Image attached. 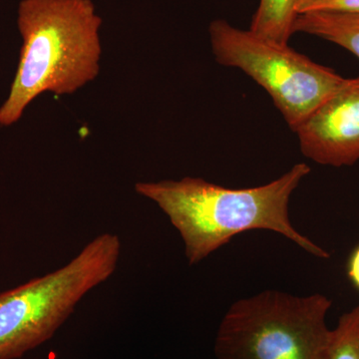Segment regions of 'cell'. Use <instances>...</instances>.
Instances as JSON below:
<instances>
[{
	"label": "cell",
	"instance_id": "cell-1",
	"mask_svg": "<svg viewBox=\"0 0 359 359\" xmlns=\"http://www.w3.org/2000/svg\"><path fill=\"white\" fill-rule=\"evenodd\" d=\"M311 173L299 163L280 178L254 188L230 189L202 178L140 182L135 191L153 201L179 231L189 264L207 259L231 238L245 231H275L320 259L330 252L294 228L290 201L302 180Z\"/></svg>",
	"mask_w": 359,
	"mask_h": 359
},
{
	"label": "cell",
	"instance_id": "cell-2",
	"mask_svg": "<svg viewBox=\"0 0 359 359\" xmlns=\"http://www.w3.org/2000/svg\"><path fill=\"white\" fill-rule=\"evenodd\" d=\"M101 25L92 0H21L22 46L11 91L0 106V126L18 122L45 92L70 95L96 79Z\"/></svg>",
	"mask_w": 359,
	"mask_h": 359
},
{
	"label": "cell",
	"instance_id": "cell-3",
	"mask_svg": "<svg viewBox=\"0 0 359 359\" xmlns=\"http://www.w3.org/2000/svg\"><path fill=\"white\" fill-rule=\"evenodd\" d=\"M121 241L104 233L48 275L0 294V359H18L51 339L80 301L117 269Z\"/></svg>",
	"mask_w": 359,
	"mask_h": 359
},
{
	"label": "cell",
	"instance_id": "cell-4",
	"mask_svg": "<svg viewBox=\"0 0 359 359\" xmlns=\"http://www.w3.org/2000/svg\"><path fill=\"white\" fill-rule=\"evenodd\" d=\"M327 295L266 290L226 309L214 341L216 359H327L332 328Z\"/></svg>",
	"mask_w": 359,
	"mask_h": 359
},
{
	"label": "cell",
	"instance_id": "cell-5",
	"mask_svg": "<svg viewBox=\"0 0 359 359\" xmlns=\"http://www.w3.org/2000/svg\"><path fill=\"white\" fill-rule=\"evenodd\" d=\"M209 33L219 65L244 71L266 89L294 131L346 81L289 44L276 43L226 20L212 21Z\"/></svg>",
	"mask_w": 359,
	"mask_h": 359
},
{
	"label": "cell",
	"instance_id": "cell-6",
	"mask_svg": "<svg viewBox=\"0 0 359 359\" xmlns=\"http://www.w3.org/2000/svg\"><path fill=\"white\" fill-rule=\"evenodd\" d=\"M302 154L340 168L359 161V76L344 83L297 127Z\"/></svg>",
	"mask_w": 359,
	"mask_h": 359
},
{
	"label": "cell",
	"instance_id": "cell-7",
	"mask_svg": "<svg viewBox=\"0 0 359 359\" xmlns=\"http://www.w3.org/2000/svg\"><path fill=\"white\" fill-rule=\"evenodd\" d=\"M294 32L306 33L332 42L359 58V13L299 14Z\"/></svg>",
	"mask_w": 359,
	"mask_h": 359
},
{
	"label": "cell",
	"instance_id": "cell-8",
	"mask_svg": "<svg viewBox=\"0 0 359 359\" xmlns=\"http://www.w3.org/2000/svg\"><path fill=\"white\" fill-rule=\"evenodd\" d=\"M299 0H259L250 30L280 44H289L294 34Z\"/></svg>",
	"mask_w": 359,
	"mask_h": 359
},
{
	"label": "cell",
	"instance_id": "cell-9",
	"mask_svg": "<svg viewBox=\"0 0 359 359\" xmlns=\"http://www.w3.org/2000/svg\"><path fill=\"white\" fill-rule=\"evenodd\" d=\"M327 359H359V304L332 328Z\"/></svg>",
	"mask_w": 359,
	"mask_h": 359
},
{
	"label": "cell",
	"instance_id": "cell-10",
	"mask_svg": "<svg viewBox=\"0 0 359 359\" xmlns=\"http://www.w3.org/2000/svg\"><path fill=\"white\" fill-rule=\"evenodd\" d=\"M297 13H359V0H299Z\"/></svg>",
	"mask_w": 359,
	"mask_h": 359
},
{
	"label": "cell",
	"instance_id": "cell-11",
	"mask_svg": "<svg viewBox=\"0 0 359 359\" xmlns=\"http://www.w3.org/2000/svg\"><path fill=\"white\" fill-rule=\"evenodd\" d=\"M347 273L354 287L359 290V245L354 249L349 257Z\"/></svg>",
	"mask_w": 359,
	"mask_h": 359
}]
</instances>
